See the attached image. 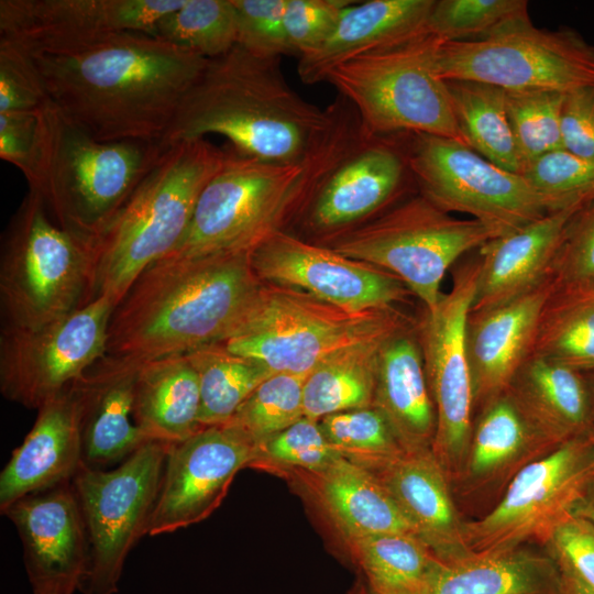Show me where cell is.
<instances>
[{
  "instance_id": "obj_1",
  "label": "cell",
  "mask_w": 594,
  "mask_h": 594,
  "mask_svg": "<svg viewBox=\"0 0 594 594\" xmlns=\"http://www.w3.org/2000/svg\"><path fill=\"white\" fill-rule=\"evenodd\" d=\"M50 99L95 139L158 142L208 59L145 33L33 56Z\"/></svg>"
},
{
  "instance_id": "obj_2",
  "label": "cell",
  "mask_w": 594,
  "mask_h": 594,
  "mask_svg": "<svg viewBox=\"0 0 594 594\" xmlns=\"http://www.w3.org/2000/svg\"><path fill=\"white\" fill-rule=\"evenodd\" d=\"M260 284L250 253L165 256L114 307L107 354L148 361L222 342Z\"/></svg>"
},
{
  "instance_id": "obj_3",
  "label": "cell",
  "mask_w": 594,
  "mask_h": 594,
  "mask_svg": "<svg viewBox=\"0 0 594 594\" xmlns=\"http://www.w3.org/2000/svg\"><path fill=\"white\" fill-rule=\"evenodd\" d=\"M279 61L254 56L239 45L208 59L160 147L219 134L240 155L301 163L326 123V111L287 84Z\"/></svg>"
},
{
  "instance_id": "obj_4",
  "label": "cell",
  "mask_w": 594,
  "mask_h": 594,
  "mask_svg": "<svg viewBox=\"0 0 594 594\" xmlns=\"http://www.w3.org/2000/svg\"><path fill=\"white\" fill-rule=\"evenodd\" d=\"M227 154V148L206 138L163 150L105 229L87 243L90 302L107 296L116 307L146 267L174 252L202 189L222 167Z\"/></svg>"
},
{
  "instance_id": "obj_5",
  "label": "cell",
  "mask_w": 594,
  "mask_h": 594,
  "mask_svg": "<svg viewBox=\"0 0 594 594\" xmlns=\"http://www.w3.org/2000/svg\"><path fill=\"white\" fill-rule=\"evenodd\" d=\"M324 111L326 123L302 161L309 194L297 222L306 241L326 246L397 204L415 180L403 133L369 132L339 94Z\"/></svg>"
},
{
  "instance_id": "obj_6",
  "label": "cell",
  "mask_w": 594,
  "mask_h": 594,
  "mask_svg": "<svg viewBox=\"0 0 594 594\" xmlns=\"http://www.w3.org/2000/svg\"><path fill=\"white\" fill-rule=\"evenodd\" d=\"M156 142L95 139L51 99L40 109L35 182L53 219L86 243L97 237L150 173Z\"/></svg>"
},
{
  "instance_id": "obj_7",
  "label": "cell",
  "mask_w": 594,
  "mask_h": 594,
  "mask_svg": "<svg viewBox=\"0 0 594 594\" xmlns=\"http://www.w3.org/2000/svg\"><path fill=\"white\" fill-rule=\"evenodd\" d=\"M413 324L395 307L350 310L299 289L261 282L221 343L272 374L307 375L339 351L388 339Z\"/></svg>"
},
{
  "instance_id": "obj_8",
  "label": "cell",
  "mask_w": 594,
  "mask_h": 594,
  "mask_svg": "<svg viewBox=\"0 0 594 594\" xmlns=\"http://www.w3.org/2000/svg\"><path fill=\"white\" fill-rule=\"evenodd\" d=\"M91 260L85 241L53 219L29 189L1 239L2 327L36 329L90 302Z\"/></svg>"
},
{
  "instance_id": "obj_9",
  "label": "cell",
  "mask_w": 594,
  "mask_h": 594,
  "mask_svg": "<svg viewBox=\"0 0 594 594\" xmlns=\"http://www.w3.org/2000/svg\"><path fill=\"white\" fill-rule=\"evenodd\" d=\"M227 160L202 189L189 223L167 256L251 253L266 238L288 231L308 199L304 163L276 164L240 155Z\"/></svg>"
},
{
  "instance_id": "obj_10",
  "label": "cell",
  "mask_w": 594,
  "mask_h": 594,
  "mask_svg": "<svg viewBox=\"0 0 594 594\" xmlns=\"http://www.w3.org/2000/svg\"><path fill=\"white\" fill-rule=\"evenodd\" d=\"M440 41L429 32L336 66L326 81L356 109L373 134L425 133L464 144L446 80L437 70Z\"/></svg>"
},
{
  "instance_id": "obj_11",
  "label": "cell",
  "mask_w": 594,
  "mask_h": 594,
  "mask_svg": "<svg viewBox=\"0 0 594 594\" xmlns=\"http://www.w3.org/2000/svg\"><path fill=\"white\" fill-rule=\"evenodd\" d=\"M493 238L480 221L457 218L418 193L326 246L395 275L432 309L447 271Z\"/></svg>"
},
{
  "instance_id": "obj_12",
  "label": "cell",
  "mask_w": 594,
  "mask_h": 594,
  "mask_svg": "<svg viewBox=\"0 0 594 594\" xmlns=\"http://www.w3.org/2000/svg\"><path fill=\"white\" fill-rule=\"evenodd\" d=\"M169 443L148 441L110 470L81 465L72 480L84 520L81 594H116L125 559L150 524Z\"/></svg>"
},
{
  "instance_id": "obj_13",
  "label": "cell",
  "mask_w": 594,
  "mask_h": 594,
  "mask_svg": "<svg viewBox=\"0 0 594 594\" xmlns=\"http://www.w3.org/2000/svg\"><path fill=\"white\" fill-rule=\"evenodd\" d=\"M419 193L449 213H465L495 235L515 232L549 212L521 174L508 172L444 136L403 133Z\"/></svg>"
},
{
  "instance_id": "obj_14",
  "label": "cell",
  "mask_w": 594,
  "mask_h": 594,
  "mask_svg": "<svg viewBox=\"0 0 594 594\" xmlns=\"http://www.w3.org/2000/svg\"><path fill=\"white\" fill-rule=\"evenodd\" d=\"M436 65L443 80H474L506 91L566 94L594 86V46L571 29L525 22L481 40L440 42Z\"/></svg>"
},
{
  "instance_id": "obj_15",
  "label": "cell",
  "mask_w": 594,
  "mask_h": 594,
  "mask_svg": "<svg viewBox=\"0 0 594 594\" xmlns=\"http://www.w3.org/2000/svg\"><path fill=\"white\" fill-rule=\"evenodd\" d=\"M594 481V429L565 441L519 471L498 502L464 521V544L473 553H496L547 542Z\"/></svg>"
},
{
  "instance_id": "obj_16",
  "label": "cell",
  "mask_w": 594,
  "mask_h": 594,
  "mask_svg": "<svg viewBox=\"0 0 594 594\" xmlns=\"http://www.w3.org/2000/svg\"><path fill=\"white\" fill-rule=\"evenodd\" d=\"M480 274L479 258L461 265L450 290L416 323L437 429L432 452L452 482L459 474L473 427L474 397L466 349V322Z\"/></svg>"
},
{
  "instance_id": "obj_17",
  "label": "cell",
  "mask_w": 594,
  "mask_h": 594,
  "mask_svg": "<svg viewBox=\"0 0 594 594\" xmlns=\"http://www.w3.org/2000/svg\"><path fill=\"white\" fill-rule=\"evenodd\" d=\"M113 301L101 296L36 329L1 327L0 392L38 409L107 353Z\"/></svg>"
},
{
  "instance_id": "obj_18",
  "label": "cell",
  "mask_w": 594,
  "mask_h": 594,
  "mask_svg": "<svg viewBox=\"0 0 594 594\" xmlns=\"http://www.w3.org/2000/svg\"><path fill=\"white\" fill-rule=\"evenodd\" d=\"M185 0H1V38L32 56L75 54L125 32L154 36Z\"/></svg>"
},
{
  "instance_id": "obj_19",
  "label": "cell",
  "mask_w": 594,
  "mask_h": 594,
  "mask_svg": "<svg viewBox=\"0 0 594 594\" xmlns=\"http://www.w3.org/2000/svg\"><path fill=\"white\" fill-rule=\"evenodd\" d=\"M250 262L262 283L299 289L350 310L395 307L413 295L395 275L289 231L266 238L250 253Z\"/></svg>"
},
{
  "instance_id": "obj_20",
  "label": "cell",
  "mask_w": 594,
  "mask_h": 594,
  "mask_svg": "<svg viewBox=\"0 0 594 594\" xmlns=\"http://www.w3.org/2000/svg\"><path fill=\"white\" fill-rule=\"evenodd\" d=\"M256 443L235 427H202L169 443L148 536L206 519L226 497L237 473L252 466Z\"/></svg>"
},
{
  "instance_id": "obj_21",
  "label": "cell",
  "mask_w": 594,
  "mask_h": 594,
  "mask_svg": "<svg viewBox=\"0 0 594 594\" xmlns=\"http://www.w3.org/2000/svg\"><path fill=\"white\" fill-rule=\"evenodd\" d=\"M15 527L33 594H74L87 540L72 481L26 495L1 512Z\"/></svg>"
},
{
  "instance_id": "obj_22",
  "label": "cell",
  "mask_w": 594,
  "mask_h": 594,
  "mask_svg": "<svg viewBox=\"0 0 594 594\" xmlns=\"http://www.w3.org/2000/svg\"><path fill=\"white\" fill-rule=\"evenodd\" d=\"M554 292L550 278L503 305L470 311L466 349L474 409L505 393L531 355L542 309Z\"/></svg>"
},
{
  "instance_id": "obj_23",
  "label": "cell",
  "mask_w": 594,
  "mask_h": 594,
  "mask_svg": "<svg viewBox=\"0 0 594 594\" xmlns=\"http://www.w3.org/2000/svg\"><path fill=\"white\" fill-rule=\"evenodd\" d=\"M557 447L505 392L480 408L462 468L451 482L452 490L455 487L463 498L503 494L519 471Z\"/></svg>"
},
{
  "instance_id": "obj_24",
  "label": "cell",
  "mask_w": 594,
  "mask_h": 594,
  "mask_svg": "<svg viewBox=\"0 0 594 594\" xmlns=\"http://www.w3.org/2000/svg\"><path fill=\"white\" fill-rule=\"evenodd\" d=\"M141 363L106 353L74 383L80 410L84 465L105 470L151 441L133 418Z\"/></svg>"
},
{
  "instance_id": "obj_25",
  "label": "cell",
  "mask_w": 594,
  "mask_h": 594,
  "mask_svg": "<svg viewBox=\"0 0 594 594\" xmlns=\"http://www.w3.org/2000/svg\"><path fill=\"white\" fill-rule=\"evenodd\" d=\"M84 464L80 410L74 384L37 409L35 422L0 473V510L69 482Z\"/></svg>"
},
{
  "instance_id": "obj_26",
  "label": "cell",
  "mask_w": 594,
  "mask_h": 594,
  "mask_svg": "<svg viewBox=\"0 0 594 594\" xmlns=\"http://www.w3.org/2000/svg\"><path fill=\"white\" fill-rule=\"evenodd\" d=\"M387 488L415 535L443 562L470 551L464 521L457 508L450 479L432 450L405 452L371 472Z\"/></svg>"
},
{
  "instance_id": "obj_27",
  "label": "cell",
  "mask_w": 594,
  "mask_h": 594,
  "mask_svg": "<svg viewBox=\"0 0 594 594\" xmlns=\"http://www.w3.org/2000/svg\"><path fill=\"white\" fill-rule=\"evenodd\" d=\"M582 206L548 212L515 232L483 244L477 250L480 274L470 311L508 302L549 278L563 230Z\"/></svg>"
},
{
  "instance_id": "obj_28",
  "label": "cell",
  "mask_w": 594,
  "mask_h": 594,
  "mask_svg": "<svg viewBox=\"0 0 594 594\" xmlns=\"http://www.w3.org/2000/svg\"><path fill=\"white\" fill-rule=\"evenodd\" d=\"M433 3L435 0L353 1L344 8L322 45L299 57L300 80L306 85L326 81L330 70L343 62L427 33Z\"/></svg>"
},
{
  "instance_id": "obj_29",
  "label": "cell",
  "mask_w": 594,
  "mask_h": 594,
  "mask_svg": "<svg viewBox=\"0 0 594 594\" xmlns=\"http://www.w3.org/2000/svg\"><path fill=\"white\" fill-rule=\"evenodd\" d=\"M373 406L384 415L405 452L432 450L437 418L416 322L381 346Z\"/></svg>"
},
{
  "instance_id": "obj_30",
  "label": "cell",
  "mask_w": 594,
  "mask_h": 594,
  "mask_svg": "<svg viewBox=\"0 0 594 594\" xmlns=\"http://www.w3.org/2000/svg\"><path fill=\"white\" fill-rule=\"evenodd\" d=\"M293 475L306 485L342 539L380 534L415 535L383 483L342 457L320 471Z\"/></svg>"
},
{
  "instance_id": "obj_31",
  "label": "cell",
  "mask_w": 594,
  "mask_h": 594,
  "mask_svg": "<svg viewBox=\"0 0 594 594\" xmlns=\"http://www.w3.org/2000/svg\"><path fill=\"white\" fill-rule=\"evenodd\" d=\"M506 392L554 446L594 429L591 392L581 372L530 355Z\"/></svg>"
},
{
  "instance_id": "obj_32",
  "label": "cell",
  "mask_w": 594,
  "mask_h": 594,
  "mask_svg": "<svg viewBox=\"0 0 594 594\" xmlns=\"http://www.w3.org/2000/svg\"><path fill=\"white\" fill-rule=\"evenodd\" d=\"M557 562L547 552L518 548L439 561L422 594H556Z\"/></svg>"
},
{
  "instance_id": "obj_33",
  "label": "cell",
  "mask_w": 594,
  "mask_h": 594,
  "mask_svg": "<svg viewBox=\"0 0 594 594\" xmlns=\"http://www.w3.org/2000/svg\"><path fill=\"white\" fill-rule=\"evenodd\" d=\"M199 413V380L186 354L142 361L133 418L148 440H185L201 428Z\"/></svg>"
},
{
  "instance_id": "obj_34",
  "label": "cell",
  "mask_w": 594,
  "mask_h": 594,
  "mask_svg": "<svg viewBox=\"0 0 594 594\" xmlns=\"http://www.w3.org/2000/svg\"><path fill=\"white\" fill-rule=\"evenodd\" d=\"M349 556L375 594H422L440 559L411 534L343 539Z\"/></svg>"
},
{
  "instance_id": "obj_35",
  "label": "cell",
  "mask_w": 594,
  "mask_h": 594,
  "mask_svg": "<svg viewBox=\"0 0 594 594\" xmlns=\"http://www.w3.org/2000/svg\"><path fill=\"white\" fill-rule=\"evenodd\" d=\"M455 123L466 146L495 165L521 174L505 90L474 80H446Z\"/></svg>"
},
{
  "instance_id": "obj_36",
  "label": "cell",
  "mask_w": 594,
  "mask_h": 594,
  "mask_svg": "<svg viewBox=\"0 0 594 594\" xmlns=\"http://www.w3.org/2000/svg\"><path fill=\"white\" fill-rule=\"evenodd\" d=\"M386 340L346 348L319 363L305 380L304 416L319 421L373 406L377 358Z\"/></svg>"
},
{
  "instance_id": "obj_37",
  "label": "cell",
  "mask_w": 594,
  "mask_h": 594,
  "mask_svg": "<svg viewBox=\"0 0 594 594\" xmlns=\"http://www.w3.org/2000/svg\"><path fill=\"white\" fill-rule=\"evenodd\" d=\"M531 355L594 372V289L554 288L542 309Z\"/></svg>"
},
{
  "instance_id": "obj_38",
  "label": "cell",
  "mask_w": 594,
  "mask_h": 594,
  "mask_svg": "<svg viewBox=\"0 0 594 594\" xmlns=\"http://www.w3.org/2000/svg\"><path fill=\"white\" fill-rule=\"evenodd\" d=\"M200 388V427L227 424L250 394L272 373L263 365L228 351L221 342L186 354Z\"/></svg>"
},
{
  "instance_id": "obj_39",
  "label": "cell",
  "mask_w": 594,
  "mask_h": 594,
  "mask_svg": "<svg viewBox=\"0 0 594 594\" xmlns=\"http://www.w3.org/2000/svg\"><path fill=\"white\" fill-rule=\"evenodd\" d=\"M154 36L207 59L238 45L233 0H185L156 24Z\"/></svg>"
},
{
  "instance_id": "obj_40",
  "label": "cell",
  "mask_w": 594,
  "mask_h": 594,
  "mask_svg": "<svg viewBox=\"0 0 594 594\" xmlns=\"http://www.w3.org/2000/svg\"><path fill=\"white\" fill-rule=\"evenodd\" d=\"M319 425L340 457L370 472L405 453L388 421L374 406L328 415Z\"/></svg>"
},
{
  "instance_id": "obj_41",
  "label": "cell",
  "mask_w": 594,
  "mask_h": 594,
  "mask_svg": "<svg viewBox=\"0 0 594 594\" xmlns=\"http://www.w3.org/2000/svg\"><path fill=\"white\" fill-rule=\"evenodd\" d=\"M529 21L526 0H435L427 30L442 43L472 41Z\"/></svg>"
},
{
  "instance_id": "obj_42",
  "label": "cell",
  "mask_w": 594,
  "mask_h": 594,
  "mask_svg": "<svg viewBox=\"0 0 594 594\" xmlns=\"http://www.w3.org/2000/svg\"><path fill=\"white\" fill-rule=\"evenodd\" d=\"M307 375H270L227 424L245 433L255 443L292 426L305 417L304 384Z\"/></svg>"
},
{
  "instance_id": "obj_43",
  "label": "cell",
  "mask_w": 594,
  "mask_h": 594,
  "mask_svg": "<svg viewBox=\"0 0 594 594\" xmlns=\"http://www.w3.org/2000/svg\"><path fill=\"white\" fill-rule=\"evenodd\" d=\"M564 96L548 90H505L507 117L524 168L547 153L563 150L561 111Z\"/></svg>"
},
{
  "instance_id": "obj_44",
  "label": "cell",
  "mask_w": 594,
  "mask_h": 594,
  "mask_svg": "<svg viewBox=\"0 0 594 594\" xmlns=\"http://www.w3.org/2000/svg\"><path fill=\"white\" fill-rule=\"evenodd\" d=\"M521 175L543 198L549 212L594 199V156L553 151L528 163Z\"/></svg>"
},
{
  "instance_id": "obj_45",
  "label": "cell",
  "mask_w": 594,
  "mask_h": 594,
  "mask_svg": "<svg viewBox=\"0 0 594 594\" xmlns=\"http://www.w3.org/2000/svg\"><path fill=\"white\" fill-rule=\"evenodd\" d=\"M338 457L319 421L302 417L286 429L257 442L252 466L280 474L317 472Z\"/></svg>"
},
{
  "instance_id": "obj_46",
  "label": "cell",
  "mask_w": 594,
  "mask_h": 594,
  "mask_svg": "<svg viewBox=\"0 0 594 594\" xmlns=\"http://www.w3.org/2000/svg\"><path fill=\"white\" fill-rule=\"evenodd\" d=\"M549 278L556 290L594 289V199L568 221Z\"/></svg>"
},
{
  "instance_id": "obj_47",
  "label": "cell",
  "mask_w": 594,
  "mask_h": 594,
  "mask_svg": "<svg viewBox=\"0 0 594 594\" xmlns=\"http://www.w3.org/2000/svg\"><path fill=\"white\" fill-rule=\"evenodd\" d=\"M233 4L240 47L262 58L295 55L284 24L286 0H233Z\"/></svg>"
},
{
  "instance_id": "obj_48",
  "label": "cell",
  "mask_w": 594,
  "mask_h": 594,
  "mask_svg": "<svg viewBox=\"0 0 594 594\" xmlns=\"http://www.w3.org/2000/svg\"><path fill=\"white\" fill-rule=\"evenodd\" d=\"M50 96L34 57L0 38V112L38 111Z\"/></svg>"
},
{
  "instance_id": "obj_49",
  "label": "cell",
  "mask_w": 594,
  "mask_h": 594,
  "mask_svg": "<svg viewBox=\"0 0 594 594\" xmlns=\"http://www.w3.org/2000/svg\"><path fill=\"white\" fill-rule=\"evenodd\" d=\"M351 0H286L284 24L294 54L307 55L329 37Z\"/></svg>"
},
{
  "instance_id": "obj_50",
  "label": "cell",
  "mask_w": 594,
  "mask_h": 594,
  "mask_svg": "<svg viewBox=\"0 0 594 594\" xmlns=\"http://www.w3.org/2000/svg\"><path fill=\"white\" fill-rule=\"evenodd\" d=\"M557 564L594 590V526L571 514L543 544Z\"/></svg>"
},
{
  "instance_id": "obj_51",
  "label": "cell",
  "mask_w": 594,
  "mask_h": 594,
  "mask_svg": "<svg viewBox=\"0 0 594 594\" xmlns=\"http://www.w3.org/2000/svg\"><path fill=\"white\" fill-rule=\"evenodd\" d=\"M40 147V110L0 112V157L35 182Z\"/></svg>"
},
{
  "instance_id": "obj_52",
  "label": "cell",
  "mask_w": 594,
  "mask_h": 594,
  "mask_svg": "<svg viewBox=\"0 0 594 594\" xmlns=\"http://www.w3.org/2000/svg\"><path fill=\"white\" fill-rule=\"evenodd\" d=\"M563 150L594 156V86L566 92L561 111Z\"/></svg>"
},
{
  "instance_id": "obj_53",
  "label": "cell",
  "mask_w": 594,
  "mask_h": 594,
  "mask_svg": "<svg viewBox=\"0 0 594 594\" xmlns=\"http://www.w3.org/2000/svg\"><path fill=\"white\" fill-rule=\"evenodd\" d=\"M559 566V565H558ZM560 569V579L556 594H594V590L580 581L572 573Z\"/></svg>"
},
{
  "instance_id": "obj_54",
  "label": "cell",
  "mask_w": 594,
  "mask_h": 594,
  "mask_svg": "<svg viewBox=\"0 0 594 594\" xmlns=\"http://www.w3.org/2000/svg\"><path fill=\"white\" fill-rule=\"evenodd\" d=\"M573 514L585 518L594 526V481L576 504Z\"/></svg>"
},
{
  "instance_id": "obj_55",
  "label": "cell",
  "mask_w": 594,
  "mask_h": 594,
  "mask_svg": "<svg viewBox=\"0 0 594 594\" xmlns=\"http://www.w3.org/2000/svg\"><path fill=\"white\" fill-rule=\"evenodd\" d=\"M349 594H375V593L371 591V588L367 586L365 581L360 576L359 580L353 585V587L351 588Z\"/></svg>"
},
{
  "instance_id": "obj_56",
  "label": "cell",
  "mask_w": 594,
  "mask_h": 594,
  "mask_svg": "<svg viewBox=\"0 0 594 594\" xmlns=\"http://www.w3.org/2000/svg\"><path fill=\"white\" fill-rule=\"evenodd\" d=\"M585 377L590 387L592 404H593V409H594V374L592 376H585Z\"/></svg>"
}]
</instances>
